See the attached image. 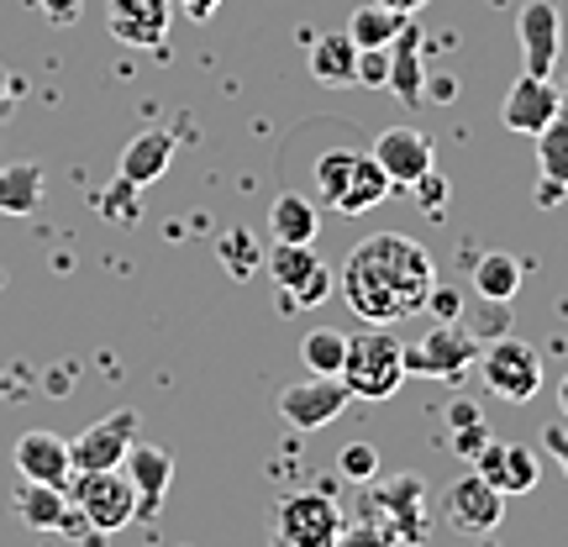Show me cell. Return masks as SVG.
<instances>
[{
    "label": "cell",
    "instance_id": "37",
    "mask_svg": "<svg viewBox=\"0 0 568 547\" xmlns=\"http://www.w3.org/2000/svg\"><path fill=\"white\" fill-rule=\"evenodd\" d=\"M80 6L84 0H38V11L53 21V27H74V21H80Z\"/></svg>",
    "mask_w": 568,
    "mask_h": 547
},
{
    "label": "cell",
    "instance_id": "36",
    "mask_svg": "<svg viewBox=\"0 0 568 547\" xmlns=\"http://www.w3.org/2000/svg\"><path fill=\"white\" fill-rule=\"evenodd\" d=\"M489 443V426L485 422H468V426H453V447L464 453V458H474L479 447Z\"/></svg>",
    "mask_w": 568,
    "mask_h": 547
},
{
    "label": "cell",
    "instance_id": "6",
    "mask_svg": "<svg viewBox=\"0 0 568 547\" xmlns=\"http://www.w3.org/2000/svg\"><path fill=\"white\" fill-rule=\"evenodd\" d=\"M479 337H474V326L464 322H432L406 347V374H422V379H464L468 368L479 364Z\"/></svg>",
    "mask_w": 568,
    "mask_h": 547
},
{
    "label": "cell",
    "instance_id": "14",
    "mask_svg": "<svg viewBox=\"0 0 568 547\" xmlns=\"http://www.w3.org/2000/svg\"><path fill=\"white\" fill-rule=\"evenodd\" d=\"M122 474L132 479V495H138V521H153L169 495V479H174V453H163L153 443H132L122 458Z\"/></svg>",
    "mask_w": 568,
    "mask_h": 547
},
{
    "label": "cell",
    "instance_id": "20",
    "mask_svg": "<svg viewBox=\"0 0 568 547\" xmlns=\"http://www.w3.org/2000/svg\"><path fill=\"white\" fill-rule=\"evenodd\" d=\"M311 74L326 90H358V42L347 32H326L311 42Z\"/></svg>",
    "mask_w": 568,
    "mask_h": 547
},
{
    "label": "cell",
    "instance_id": "23",
    "mask_svg": "<svg viewBox=\"0 0 568 547\" xmlns=\"http://www.w3.org/2000/svg\"><path fill=\"white\" fill-rule=\"evenodd\" d=\"M389 190V174L374 163V153H358V163H353V180H347V190L337 195V205L332 211H343V216H364V211H374V205L385 201Z\"/></svg>",
    "mask_w": 568,
    "mask_h": 547
},
{
    "label": "cell",
    "instance_id": "21",
    "mask_svg": "<svg viewBox=\"0 0 568 547\" xmlns=\"http://www.w3.org/2000/svg\"><path fill=\"white\" fill-rule=\"evenodd\" d=\"M395 101L422 105L426 101V74H422V32L406 21V32L389 42V84H385Z\"/></svg>",
    "mask_w": 568,
    "mask_h": 547
},
{
    "label": "cell",
    "instance_id": "15",
    "mask_svg": "<svg viewBox=\"0 0 568 547\" xmlns=\"http://www.w3.org/2000/svg\"><path fill=\"white\" fill-rule=\"evenodd\" d=\"M368 500L385 510V521L395 527L400 543L416 547L426 537V485L416 479V474H400V479H389V485L368 489Z\"/></svg>",
    "mask_w": 568,
    "mask_h": 547
},
{
    "label": "cell",
    "instance_id": "11",
    "mask_svg": "<svg viewBox=\"0 0 568 547\" xmlns=\"http://www.w3.org/2000/svg\"><path fill=\"white\" fill-rule=\"evenodd\" d=\"M132 443H138V411H111L105 422H90L80 437L69 443L74 474H80V468H122Z\"/></svg>",
    "mask_w": 568,
    "mask_h": 547
},
{
    "label": "cell",
    "instance_id": "32",
    "mask_svg": "<svg viewBox=\"0 0 568 547\" xmlns=\"http://www.w3.org/2000/svg\"><path fill=\"white\" fill-rule=\"evenodd\" d=\"M337 474L353 479V485H374V479H379V447L374 443H347L343 453H337Z\"/></svg>",
    "mask_w": 568,
    "mask_h": 547
},
{
    "label": "cell",
    "instance_id": "31",
    "mask_svg": "<svg viewBox=\"0 0 568 547\" xmlns=\"http://www.w3.org/2000/svg\"><path fill=\"white\" fill-rule=\"evenodd\" d=\"M222 264H226L232 280H247L253 269L264 264V253H258V243H253V232H247V226H232V232L222 237Z\"/></svg>",
    "mask_w": 568,
    "mask_h": 547
},
{
    "label": "cell",
    "instance_id": "29",
    "mask_svg": "<svg viewBox=\"0 0 568 547\" xmlns=\"http://www.w3.org/2000/svg\"><path fill=\"white\" fill-rule=\"evenodd\" d=\"M347 358V332H332V326H316L301 337V364L311 374H343Z\"/></svg>",
    "mask_w": 568,
    "mask_h": 547
},
{
    "label": "cell",
    "instance_id": "4",
    "mask_svg": "<svg viewBox=\"0 0 568 547\" xmlns=\"http://www.w3.org/2000/svg\"><path fill=\"white\" fill-rule=\"evenodd\" d=\"M63 489H69L74 510L90 521V531H101V537L138 521V495L122 468H80V474H69Z\"/></svg>",
    "mask_w": 568,
    "mask_h": 547
},
{
    "label": "cell",
    "instance_id": "19",
    "mask_svg": "<svg viewBox=\"0 0 568 547\" xmlns=\"http://www.w3.org/2000/svg\"><path fill=\"white\" fill-rule=\"evenodd\" d=\"M169 163H174V132L153 126V132H138V138L122 148L116 174H122V180H132L142 190V184H159L163 174H169Z\"/></svg>",
    "mask_w": 568,
    "mask_h": 547
},
{
    "label": "cell",
    "instance_id": "41",
    "mask_svg": "<svg viewBox=\"0 0 568 547\" xmlns=\"http://www.w3.org/2000/svg\"><path fill=\"white\" fill-rule=\"evenodd\" d=\"M379 6H389V11H400V17H416L426 0H379Z\"/></svg>",
    "mask_w": 568,
    "mask_h": 547
},
{
    "label": "cell",
    "instance_id": "27",
    "mask_svg": "<svg viewBox=\"0 0 568 547\" xmlns=\"http://www.w3.org/2000/svg\"><path fill=\"white\" fill-rule=\"evenodd\" d=\"M337 547H400V537H395V527L385 521V510L364 495V500H358V510H353V516H343Z\"/></svg>",
    "mask_w": 568,
    "mask_h": 547
},
{
    "label": "cell",
    "instance_id": "30",
    "mask_svg": "<svg viewBox=\"0 0 568 547\" xmlns=\"http://www.w3.org/2000/svg\"><path fill=\"white\" fill-rule=\"evenodd\" d=\"M353 163H358V153H353V148H326L322 159H316V190L326 195V205H337V195L347 190V180H353Z\"/></svg>",
    "mask_w": 568,
    "mask_h": 547
},
{
    "label": "cell",
    "instance_id": "8",
    "mask_svg": "<svg viewBox=\"0 0 568 547\" xmlns=\"http://www.w3.org/2000/svg\"><path fill=\"white\" fill-rule=\"evenodd\" d=\"M353 401V389L343 385V374H311L301 385L280 389V416L295 432H326Z\"/></svg>",
    "mask_w": 568,
    "mask_h": 547
},
{
    "label": "cell",
    "instance_id": "5",
    "mask_svg": "<svg viewBox=\"0 0 568 547\" xmlns=\"http://www.w3.org/2000/svg\"><path fill=\"white\" fill-rule=\"evenodd\" d=\"M264 269L274 274V305L284 316L311 311V305H322L332 295V269L316 259L311 243H274L264 253Z\"/></svg>",
    "mask_w": 568,
    "mask_h": 547
},
{
    "label": "cell",
    "instance_id": "43",
    "mask_svg": "<svg viewBox=\"0 0 568 547\" xmlns=\"http://www.w3.org/2000/svg\"><path fill=\"white\" fill-rule=\"evenodd\" d=\"M558 411H564V422H568V374H564V385H558Z\"/></svg>",
    "mask_w": 568,
    "mask_h": 547
},
{
    "label": "cell",
    "instance_id": "28",
    "mask_svg": "<svg viewBox=\"0 0 568 547\" xmlns=\"http://www.w3.org/2000/svg\"><path fill=\"white\" fill-rule=\"evenodd\" d=\"M537 174H542V184H558L568 195V117H552L537 132Z\"/></svg>",
    "mask_w": 568,
    "mask_h": 547
},
{
    "label": "cell",
    "instance_id": "39",
    "mask_svg": "<svg viewBox=\"0 0 568 547\" xmlns=\"http://www.w3.org/2000/svg\"><path fill=\"white\" fill-rule=\"evenodd\" d=\"M542 447L552 453V464L568 474V426H548V432H542Z\"/></svg>",
    "mask_w": 568,
    "mask_h": 547
},
{
    "label": "cell",
    "instance_id": "12",
    "mask_svg": "<svg viewBox=\"0 0 568 547\" xmlns=\"http://www.w3.org/2000/svg\"><path fill=\"white\" fill-rule=\"evenodd\" d=\"M468 464L485 474L489 485L500 489V495H527V489H537V479H542V458H537V447H527V443H495L489 437Z\"/></svg>",
    "mask_w": 568,
    "mask_h": 547
},
{
    "label": "cell",
    "instance_id": "44",
    "mask_svg": "<svg viewBox=\"0 0 568 547\" xmlns=\"http://www.w3.org/2000/svg\"><path fill=\"white\" fill-rule=\"evenodd\" d=\"M6 101H11V84H6V80H0V105H6Z\"/></svg>",
    "mask_w": 568,
    "mask_h": 547
},
{
    "label": "cell",
    "instance_id": "9",
    "mask_svg": "<svg viewBox=\"0 0 568 547\" xmlns=\"http://www.w3.org/2000/svg\"><path fill=\"white\" fill-rule=\"evenodd\" d=\"M443 521L447 527L468 531V537H485V531H495L500 521H506V495L489 485L479 468H468L464 479H453L443 495Z\"/></svg>",
    "mask_w": 568,
    "mask_h": 547
},
{
    "label": "cell",
    "instance_id": "10",
    "mask_svg": "<svg viewBox=\"0 0 568 547\" xmlns=\"http://www.w3.org/2000/svg\"><path fill=\"white\" fill-rule=\"evenodd\" d=\"M516 38H521V74H537V80H552L558 69V53H564V17L552 0H527L521 17H516Z\"/></svg>",
    "mask_w": 568,
    "mask_h": 547
},
{
    "label": "cell",
    "instance_id": "35",
    "mask_svg": "<svg viewBox=\"0 0 568 547\" xmlns=\"http://www.w3.org/2000/svg\"><path fill=\"white\" fill-rule=\"evenodd\" d=\"M426 311H432L437 322H458V311H464V301H458L453 290H443V284H432V295H426Z\"/></svg>",
    "mask_w": 568,
    "mask_h": 547
},
{
    "label": "cell",
    "instance_id": "40",
    "mask_svg": "<svg viewBox=\"0 0 568 547\" xmlns=\"http://www.w3.org/2000/svg\"><path fill=\"white\" fill-rule=\"evenodd\" d=\"M180 6H184V17H195V21H211L222 11V0H180Z\"/></svg>",
    "mask_w": 568,
    "mask_h": 547
},
{
    "label": "cell",
    "instance_id": "38",
    "mask_svg": "<svg viewBox=\"0 0 568 547\" xmlns=\"http://www.w3.org/2000/svg\"><path fill=\"white\" fill-rule=\"evenodd\" d=\"M410 190H416V201H422L426 211H437V205H443V195H447V184H443V174H437V169H432V174H422Z\"/></svg>",
    "mask_w": 568,
    "mask_h": 547
},
{
    "label": "cell",
    "instance_id": "34",
    "mask_svg": "<svg viewBox=\"0 0 568 547\" xmlns=\"http://www.w3.org/2000/svg\"><path fill=\"white\" fill-rule=\"evenodd\" d=\"M389 84V48H358V90Z\"/></svg>",
    "mask_w": 568,
    "mask_h": 547
},
{
    "label": "cell",
    "instance_id": "22",
    "mask_svg": "<svg viewBox=\"0 0 568 547\" xmlns=\"http://www.w3.org/2000/svg\"><path fill=\"white\" fill-rule=\"evenodd\" d=\"M474 295L489 305H510L521 295V259L516 253H485L479 264H474Z\"/></svg>",
    "mask_w": 568,
    "mask_h": 547
},
{
    "label": "cell",
    "instance_id": "18",
    "mask_svg": "<svg viewBox=\"0 0 568 547\" xmlns=\"http://www.w3.org/2000/svg\"><path fill=\"white\" fill-rule=\"evenodd\" d=\"M552 117H564V105H558V90L548 80H537V74H521V80L510 84L506 105H500V122L510 132H521V138H537Z\"/></svg>",
    "mask_w": 568,
    "mask_h": 547
},
{
    "label": "cell",
    "instance_id": "13",
    "mask_svg": "<svg viewBox=\"0 0 568 547\" xmlns=\"http://www.w3.org/2000/svg\"><path fill=\"white\" fill-rule=\"evenodd\" d=\"M374 163L389 174V184H395V190H410L422 174H432V169H437V159H432V138H426V132H416V126H389L385 138L374 142Z\"/></svg>",
    "mask_w": 568,
    "mask_h": 547
},
{
    "label": "cell",
    "instance_id": "2",
    "mask_svg": "<svg viewBox=\"0 0 568 547\" xmlns=\"http://www.w3.org/2000/svg\"><path fill=\"white\" fill-rule=\"evenodd\" d=\"M406 379V343L389 326H368L358 337H347L343 385L353 389V401H389Z\"/></svg>",
    "mask_w": 568,
    "mask_h": 547
},
{
    "label": "cell",
    "instance_id": "42",
    "mask_svg": "<svg viewBox=\"0 0 568 547\" xmlns=\"http://www.w3.org/2000/svg\"><path fill=\"white\" fill-rule=\"evenodd\" d=\"M6 395H21V385H17V374H6V368H0V401H6Z\"/></svg>",
    "mask_w": 568,
    "mask_h": 547
},
{
    "label": "cell",
    "instance_id": "1",
    "mask_svg": "<svg viewBox=\"0 0 568 547\" xmlns=\"http://www.w3.org/2000/svg\"><path fill=\"white\" fill-rule=\"evenodd\" d=\"M432 284H437L432 253L406 232H374L343 264V301L368 326H395L410 311H426Z\"/></svg>",
    "mask_w": 568,
    "mask_h": 547
},
{
    "label": "cell",
    "instance_id": "17",
    "mask_svg": "<svg viewBox=\"0 0 568 547\" xmlns=\"http://www.w3.org/2000/svg\"><path fill=\"white\" fill-rule=\"evenodd\" d=\"M174 0H111V38L126 48H163Z\"/></svg>",
    "mask_w": 568,
    "mask_h": 547
},
{
    "label": "cell",
    "instance_id": "24",
    "mask_svg": "<svg viewBox=\"0 0 568 547\" xmlns=\"http://www.w3.org/2000/svg\"><path fill=\"white\" fill-rule=\"evenodd\" d=\"M316 226H322V216H316V205L305 201V195H290V190H284L280 201L268 205L274 243H316Z\"/></svg>",
    "mask_w": 568,
    "mask_h": 547
},
{
    "label": "cell",
    "instance_id": "7",
    "mask_svg": "<svg viewBox=\"0 0 568 547\" xmlns=\"http://www.w3.org/2000/svg\"><path fill=\"white\" fill-rule=\"evenodd\" d=\"M479 374H485V385L500 395V401H537V389H542V353L531 343H516V337H500L495 347L479 353Z\"/></svg>",
    "mask_w": 568,
    "mask_h": 547
},
{
    "label": "cell",
    "instance_id": "25",
    "mask_svg": "<svg viewBox=\"0 0 568 547\" xmlns=\"http://www.w3.org/2000/svg\"><path fill=\"white\" fill-rule=\"evenodd\" d=\"M42 205V169L38 163H6L0 169V216H32Z\"/></svg>",
    "mask_w": 568,
    "mask_h": 547
},
{
    "label": "cell",
    "instance_id": "26",
    "mask_svg": "<svg viewBox=\"0 0 568 547\" xmlns=\"http://www.w3.org/2000/svg\"><path fill=\"white\" fill-rule=\"evenodd\" d=\"M406 21L400 11H389V6H379V0H364L358 11H353V21H347V38L358 42V48H389V42L406 32Z\"/></svg>",
    "mask_w": 568,
    "mask_h": 547
},
{
    "label": "cell",
    "instance_id": "3",
    "mask_svg": "<svg viewBox=\"0 0 568 547\" xmlns=\"http://www.w3.org/2000/svg\"><path fill=\"white\" fill-rule=\"evenodd\" d=\"M343 531V506L332 500V489H295L274 506L268 547H337Z\"/></svg>",
    "mask_w": 568,
    "mask_h": 547
},
{
    "label": "cell",
    "instance_id": "16",
    "mask_svg": "<svg viewBox=\"0 0 568 547\" xmlns=\"http://www.w3.org/2000/svg\"><path fill=\"white\" fill-rule=\"evenodd\" d=\"M11 464L21 479H38V485H69V474H74L69 443L59 432H21L11 447Z\"/></svg>",
    "mask_w": 568,
    "mask_h": 547
},
{
    "label": "cell",
    "instance_id": "33",
    "mask_svg": "<svg viewBox=\"0 0 568 547\" xmlns=\"http://www.w3.org/2000/svg\"><path fill=\"white\" fill-rule=\"evenodd\" d=\"M101 211L111 216V222H132V216H138V184L116 174V184L101 195Z\"/></svg>",
    "mask_w": 568,
    "mask_h": 547
}]
</instances>
